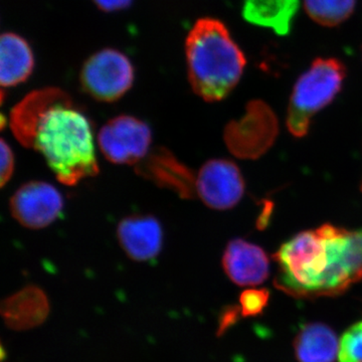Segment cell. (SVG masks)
I'll return each mask as SVG.
<instances>
[{"instance_id": "obj_1", "label": "cell", "mask_w": 362, "mask_h": 362, "mask_svg": "<svg viewBox=\"0 0 362 362\" xmlns=\"http://www.w3.org/2000/svg\"><path fill=\"white\" fill-rule=\"evenodd\" d=\"M275 286L299 299L338 296L362 280V228L327 223L297 233L274 255Z\"/></svg>"}, {"instance_id": "obj_2", "label": "cell", "mask_w": 362, "mask_h": 362, "mask_svg": "<svg viewBox=\"0 0 362 362\" xmlns=\"http://www.w3.org/2000/svg\"><path fill=\"white\" fill-rule=\"evenodd\" d=\"M33 148L44 156L57 180L69 187L99 173L90 120L58 88L45 89Z\"/></svg>"}, {"instance_id": "obj_3", "label": "cell", "mask_w": 362, "mask_h": 362, "mask_svg": "<svg viewBox=\"0 0 362 362\" xmlns=\"http://www.w3.org/2000/svg\"><path fill=\"white\" fill-rule=\"evenodd\" d=\"M187 75L192 90L206 102L225 99L239 84L246 57L225 23L201 18L185 42Z\"/></svg>"}, {"instance_id": "obj_4", "label": "cell", "mask_w": 362, "mask_h": 362, "mask_svg": "<svg viewBox=\"0 0 362 362\" xmlns=\"http://www.w3.org/2000/svg\"><path fill=\"white\" fill-rule=\"evenodd\" d=\"M346 68L340 59L318 58L298 78L288 107L286 125L294 137L310 129L313 117L328 106L341 90Z\"/></svg>"}, {"instance_id": "obj_5", "label": "cell", "mask_w": 362, "mask_h": 362, "mask_svg": "<svg viewBox=\"0 0 362 362\" xmlns=\"http://www.w3.org/2000/svg\"><path fill=\"white\" fill-rule=\"evenodd\" d=\"M134 82L129 59L119 51L102 49L93 54L81 71L83 90L100 102L112 103L122 98Z\"/></svg>"}, {"instance_id": "obj_6", "label": "cell", "mask_w": 362, "mask_h": 362, "mask_svg": "<svg viewBox=\"0 0 362 362\" xmlns=\"http://www.w3.org/2000/svg\"><path fill=\"white\" fill-rule=\"evenodd\" d=\"M151 129L133 116L120 115L108 121L98 134L100 150L115 164H138L149 153Z\"/></svg>"}, {"instance_id": "obj_7", "label": "cell", "mask_w": 362, "mask_h": 362, "mask_svg": "<svg viewBox=\"0 0 362 362\" xmlns=\"http://www.w3.org/2000/svg\"><path fill=\"white\" fill-rule=\"evenodd\" d=\"M14 218L25 228L40 230L59 218L64 209L61 192L44 181H30L21 185L9 202Z\"/></svg>"}, {"instance_id": "obj_8", "label": "cell", "mask_w": 362, "mask_h": 362, "mask_svg": "<svg viewBox=\"0 0 362 362\" xmlns=\"http://www.w3.org/2000/svg\"><path fill=\"white\" fill-rule=\"evenodd\" d=\"M197 194L213 209L226 211L239 204L245 192L240 168L226 159H213L204 163L195 180Z\"/></svg>"}, {"instance_id": "obj_9", "label": "cell", "mask_w": 362, "mask_h": 362, "mask_svg": "<svg viewBox=\"0 0 362 362\" xmlns=\"http://www.w3.org/2000/svg\"><path fill=\"white\" fill-rule=\"evenodd\" d=\"M136 173L158 187L173 190L182 199H192L197 194V177L192 171L163 147L152 150L137 164Z\"/></svg>"}, {"instance_id": "obj_10", "label": "cell", "mask_w": 362, "mask_h": 362, "mask_svg": "<svg viewBox=\"0 0 362 362\" xmlns=\"http://www.w3.org/2000/svg\"><path fill=\"white\" fill-rule=\"evenodd\" d=\"M120 246L130 259L149 262L158 257L163 244V230L156 218L144 214L127 216L117 228Z\"/></svg>"}, {"instance_id": "obj_11", "label": "cell", "mask_w": 362, "mask_h": 362, "mask_svg": "<svg viewBox=\"0 0 362 362\" xmlns=\"http://www.w3.org/2000/svg\"><path fill=\"white\" fill-rule=\"evenodd\" d=\"M226 276L239 286H257L270 275V261L262 247L247 240L235 239L226 246L223 256Z\"/></svg>"}, {"instance_id": "obj_12", "label": "cell", "mask_w": 362, "mask_h": 362, "mask_svg": "<svg viewBox=\"0 0 362 362\" xmlns=\"http://www.w3.org/2000/svg\"><path fill=\"white\" fill-rule=\"evenodd\" d=\"M49 300L44 290L28 285L1 302L0 313L9 329L26 331L39 327L49 317Z\"/></svg>"}, {"instance_id": "obj_13", "label": "cell", "mask_w": 362, "mask_h": 362, "mask_svg": "<svg viewBox=\"0 0 362 362\" xmlns=\"http://www.w3.org/2000/svg\"><path fill=\"white\" fill-rule=\"evenodd\" d=\"M300 0H244L243 18L251 25L284 37L291 32Z\"/></svg>"}, {"instance_id": "obj_14", "label": "cell", "mask_w": 362, "mask_h": 362, "mask_svg": "<svg viewBox=\"0 0 362 362\" xmlns=\"http://www.w3.org/2000/svg\"><path fill=\"white\" fill-rule=\"evenodd\" d=\"M35 59L30 45L13 33H6L0 40V83L2 87H14L32 75Z\"/></svg>"}, {"instance_id": "obj_15", "label": "cell", "mask_w": 362, "mask_h": 362, "mask_svg": "<svg viewBox=\"0 0 362 362\" xmlns=\"http://www.w3.org/2000/svg\"><path fill=\"white\" fill-rule=\"evenodd\" d=\"M298 362H334L338 338L327 324L310 322L302 326L294 340Z\"/></svg>"}, {"instance_id": "obj_16", "label": "cell", "mask_w": 362, "mask_h": 362, "mask_svg": "<svg viewBox=\"0 0 362 362\" xmlns=\"http://www.w3.org/2000/svg\"><path fill=\"white\" fill-rule=\"evenodd\" d=\"M305 11L318 25L333 28L349 20L356 0H304Z\"/></svg>"}, {"instance_id": "obj_17", "label": "cell", "mask_w": 362, "mask_h": 362, "mask_svg": "<svg viewBox=\"0 0 362 362\" xmlns=\"http://www.w3.org/2000/svg\"><path fill=\"white\" fill-rule=\"evenodd\" d=\"M339 362H362V321L350 326L342 335Z\"/></svg>"}, {"instance_id": "obj_18", "label": "cell", "mask_w": 362, "mask_h": 362, "mask_svg": "<svg viewBox=\"0 0 362 362\" xmlns=\"http://www.w3.org/2000/svg\"><path fill=\"white\" fill-rule=\"evenodd\" d=\"M270 294L267 290H246L240 296V312L242 317L257 316L268 305Z\"/></svg>"}, {"instance_id": "obj_19", "label": "cell", "mask_w": 362, "mask_h": 362, "mask_svg": "<svg viewBox=\"0 0 362 362\" xmlns=\"http://www.w3.org/2000/svg\"><path fill=\"white\" fill-rule=\"evenodd\" d=\"M14 171V156L11 146L4 139L1 140V187L13 177Z\"/></svg>"}, {"instance_id": "obj_20", "label": "cell", "mask_w": 362, "mask_h": 362, "mask_svg": "<svg viewBox=\"0 0 362 362\" xmlns=\"http://www.w3.org/2000/svg\"><path fill=\"white\" fill-rule=\"evenodd\" d=\"M240 315V312L239 307H226V308L221 311L220 318H218V337H221L228 328L232 327L233 324L239 320Z\"/></svg>"}, {"instance_id": "obj_21", "label": "cell", "mask_w": 362, "mask_h": 362, "mask_svg": "<svg viewBox=\"0 0 362 362\" xmlns=\"http://www.w3.org/2000/svg\"><path fill=\"white\" fill-rule=\"evenodd\" d=\"M104 11H117L127 8L132 0H93Z\"/></svg>"}, {"instance_id": "obj_22", "label": "cell", "mask_w": 362, "mask_h": 362, "mask_svg": "<svg viewBox=\"0 0 362 362\" xmlns=\"http://www.w3.org/2000/svg\"><path fill=\"white\" fill-rule=\"evenodd\" d=\"M361 189H362V185H361Z\"/></svg>"}]
</instances>
